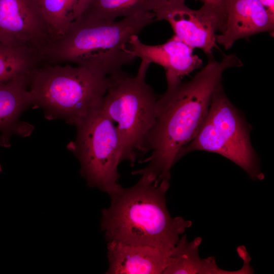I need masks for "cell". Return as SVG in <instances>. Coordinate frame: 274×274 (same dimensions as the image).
Here are the masks:
<instances>
[{"label": "cell", "instance_id": "6da1fadb", "mask_svg": "<svg viewBox=\"0 0 274 274\" xmlns=\"http://www.w3.org/2000/svg\"><path fill=\"white\" fill-rule=\"evenodd\" d=\"M208 57L207 64L190 80L167 83L166 92L157 99L155 121L145 143V153L151 154L142 162L148 165L132 174L170 181L172 167L180 159L183 149L195 137L206 117L223 73L243 65L233 54L224 56L220 61L212 55Z\"/></svg>", "mask_w": 274, "mask_h": 274}, {"label": "cell", "instance_id": "7a4b0ae2", "mask_svg": "<svg viewBox=\"0 0 274 274\" xmlns=\"http://www.w3.org/2000/svg\"><path fill=\"white\" fill-rule=\"evenodd\" d=\"M141 176L133 186L122 187L110 196V206L101 210V231L108 242L172 252L192 222L170 215L166 201L169 180Z\"/></svg>", "mask_w": 274, "mask_h": 274}, {"label": "cell", "instance_id": "3957f363", "mask_svg": "<svg viewBox=\"0 0 274 274\" xmlns=\"http://www.w3.org/2000/svg\"><path fill=\"white\" fill-rule=\"evenodd\" d=\"M156 21L152 12L108 20L82 13L41 53L42 63L86 66L107 76L122 72L135 57L128 52L131 37Z\"/></svg>", "mask_w": 274, "mask_h": 274}, {"label": "cell", "instance_id": "277c9868", "mask_svg": "<svg viewBox=\"0 0 274 274\" xmlns=\"http://www.w3.org/2000/svg\"><path fill=\"white\" fill-rule=\"evenodd\" d=\"M109 84V76L70 63H41L28 77L31 105L75 126L100 106Z\"/></svg>", "mask_w": 274, "mask_h": 274}, {"label": "cell", "instance_id": "5b68a950", "mask_svg": "<svg viewBox=\"0 0 274 274\" xmlns=\"http://www.w3.org/2000/svg\"><path fill=\"white\" fill-rule=\"evenodd\" d=\"M150 64L142 60L134 76L123 71L109 76L110 84L99 106L113 122L117 123L122 160L132 166L145 155V143L156 116L157 99L146 81Z\"/></svg>", "mask_w": 274, "mask_h": 274}, {"label": "cell", "instance_id": "8992f818", "mask_svg": "<svg viewBox=\"0 0 274 274\" xmlns=\"http://www.w3.org/2000/svg\"><path fill=\"white\" fill-rule=\"evenodd\" d=\"M196 150L220 154L241 167L253 180H262L250 130L226 96L222 83L215 91L206 117L195 137L182 150L180 158Z\"/></svg>", "mask_w": 274, "mask_h": 274}, {"label": "cell", "instance_id": "52a82bcc", "mask_svg": "<svg viewBox=\"0 0 274 274\" xmlns=\"http://www.w3.org/2000/svg\"><path fill=\"white\" fill-rule=\"evenodd\" d=\"M76 126V140L67 148L78 158L87 185L110 197L122 188L118 167L122 153L116 126L99 107Z\"/></svg>", "mask_w": 274, "mask_h": 274}, {"label": "cell", "instance_id": "ba28073f", "mask_svg": "<svg viewBox=\"0 0 274 274\" xmlns=\"http://www.w3.org/2000/svg\"><path fill=\"white\" fill-rule=\"evenodd\" d=\"M55 38L36 0H0V43L41 57Z\"/></svg>", "mask_w": 274, "mask_h": 274}, {"label": "cell", "instance_id": "9c48e42d", "mask_svg": "<svg viewBox=\"0 0 274 274\" xmlns=\"http://www.w3.org/2000/svg\"><path fill=\"white\" fill-rule=\"evenodd\" d=\"M185 0H163L152 12L156 21L169 23L174 35L189 46L201 49L212 55L217 47L216 32L219 31L221 19L212 9L202 5L198 10L190 9Z\"/></svg>", "mask_w": 274, "mask_h": 274}, {"label": "cell", "instance_id": "30bf717a", "mask_svg": "<svg viewBox=\"0 0 274 274\" xmlns=\"http://www.w3.org/2000/svg\"><path fill=\"white\" fill-rule=\"evenodd\" d=\"M127 49L135 58L162 66L166 71L167 81L181 80L202 64L201 58L193 53V49L175 35L157 45L144 44L138 35H133L127 43Z\"/></svg>", "mask_w": 274, "mask_h": 274}, {"label": "cell", "instance_id": "8fae6325", "mask_svg": "<svg viewBox=\"0 0 274 274\" xmlns=\"http://www.w3.org/2000/svg\"><path fill=\"white\" fill-rule=\"evenodd\" d=\"M273 36L274 20L259 0H227L217 44L228 50L235 41L261 32Z\"/></svg>", "mask_w": 274, "mask_h": 274}, {"label": "cell", "instance_id": "7c38bea8", "mask_svg": "<svg viewBox=\"0 0 274 274\" xmlns=\"http://www.w3.org/2000/svg\"><path fill=\"white\" fill-rule=\"evenodd\" d=\"M171 252L148 246L108 242L107 274H163Z\"/></svg>", "mask_w": 274, "mask_h": 274}, {"label": "cell", "instance_id": "4fadbf2b", "mask_svg": "<svg viewBox=\"0 0 274 274\" xmlns=\"http://www.w3.org/2000/svg\"><path fill=\"white\" fill-rule=\"evenodd\" d=\"M202 239L196 237L191 242L186 235L180 237L173 249L168 266L163 274H248L253 273L250 265L251 258L247 252L240 254L243 260V267L235 271H228L220 268L214 257L201 259L198 249Z\"/></svg>", "mask_w": 274, "mask_h": 274}, {"label": "cell", "instance_id": "5bb4252c", "mask_svg": "<svg viewBox=\"0 0 274 274\" xmlns=\"http://www.w3.org/2000/svg\"><path fill=\"white\" fill-rule=\"evenodd\" d=\"M29 74L0 81V130L13 129L20 114L31 105Z\"/></svg>", "mask_w": 274, "mask_h": 274}, {"label": "cell", "instance_id": "9a60e30c", "mask_svg": "<svg viewBox=\"0 0 274 274\" xmlns=\"http://www.w3.org/2000/svg\"><path fill=\"white\" fill-rule=\"evenodd\" d=\"M163 0H88L83 13L108 20L153 12Z\"/></svg>", "mask_w": 274, "mask_h": 274}, {"label": "cell", "instance_id": "2e32d148", "mask_svg": "<svg viewBox=\"0 0 274 274\" xmlns=\"http://www.w3.org/2000/svg\"><path fill=\"white\" fill-rule=\"evenodd\" d=\"M55 38L83 12L88 0H36Z\"/></svg>", "mask_w": 274, "mask_h": 274}, {"label": "cell", "instance_id": "e0dca14e", "mask_svg": "<svg viewBox=\"0 0 274 274\" xmlns=\"http://www.w3.org/2000/svg\"><path fill=\"white\" fill-rule=\"evenodd\" d=\"M40 63L37 53L0 43V81L28 74Z\"/></svg>", "mask_w": 274, "mask_h": 274}, {"label": "cell", "instance_id": "ac0fdd59", "mask_svg": "<svg viewBox=\"0 0 274 274\" xmlns=\"http://www.w3.org/2000/svg\"><path fill=\"white\" fill-rule=\"evenodd\" d=\"M202 5L213 9L220 17L223 22L225 7L227 0H199Z\"/></svg>", "mask_w": 274, "mask_h": 274}, {"label": "cell", "instance_id": "d6986e66", "mask_svg": "<svg viewBox=\"0 0 274 274\" xmlns=\"http://www.w3.org/2000/svg\"><path fill=\"white\" fill-rule=\"evenodd\" d=\"M269 16L274 20V0H259Z\"/></svg>", "mask_w": 274, "mask_h": 274}, {"label": "cell", "instance_id": "ffe728a7", "mask_svg": "<svg viewBox=\"0 0 274 274\" xmlns=\"http://www.w3.org/2000/svg\"><path fill=\"white\" fill-rule=\"evenodd\" d=\"M2 171V166H1V165L0 164V173Z\"/></svg>", "mask_w": 274, "mask_h": 274}]
</instances>
